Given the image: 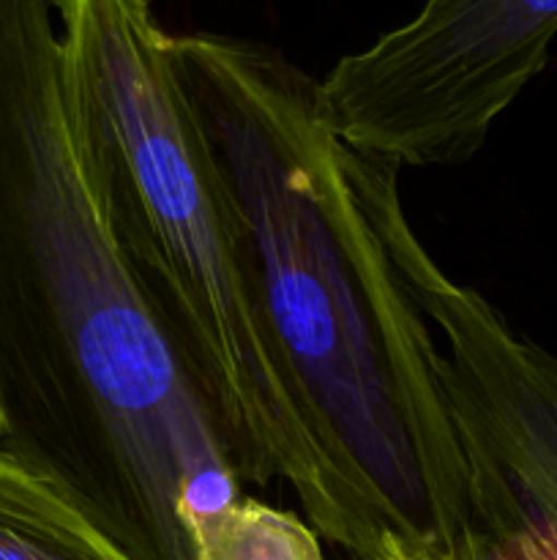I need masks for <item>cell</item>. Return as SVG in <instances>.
<instances>
[{
    "label": "cell",
    "instance_id": "obj_5",
    "mask_svg": "<svg viewBox=\"0 0 557 560\" xmlns=\"http://www.w3.org/2000/svg\"><path fill=\"white\" fill-rule=\"evenodd\" d=\"M200 560H325L320 536L295 514L240 498L200 541Z\"/></svg>",
    "mask_w": 557,
    "mask_h": 560
},
{
    "label": "cell",
    "instance_id": "obj_2",
    "mask_svg": "<svg viewBox=\"0 0 557 560\" xmlns=\"http://www.w3.org/2000/svg\"><path fill=\"white\" fill-rule=\"evenodd\" d=\"M0 452L131 560H200L246 498L87 180L55 0H0Z\"/></svg>",
    "mask_w": 557,
    "mask_h": 560
},
{
    "label": "cell",
    "instance_id": "obj_8",
    "mask_svg": "<svg viewBox=\"0 0 557 560\" xmlns=\"http://www.w3.org/2000/svg\"><path fill=\"white\" fill-rule=\"evenodd\" d=\"M377 560H410L407 556H404V552L402 550H399V547L396 545H388L386 547V550H382V556L380 558H377Z\"/></svg>",
    "mask_w": 557,
    "mask_h": 560
},
{
    "label": "cell",
    "instance_id": "obj_7",
    "mask_svg": "<svg viewBox=\"0 0 557 560\" xmlns=\"http://www.w3.org/2000/svg\"><path fill=\"white\" fill-rule=\"evenodd\" d=\"M530 503H533L535 520L557 530V454L535 476Z\"/></svg>",
    "mask_w": 557,
    "mask_h": 560
},
{
    "label": "cell",
    "instance_id": "obj_3",
    "mask_svg": "<svg viewBox=\"0 0 557 560\" xmlns=\"http://www.w3.org/2000/svg\"><path fill=\"white\" fill-rule=\"evenodd\" d=\"M71 129L118 255L194 383L240 485L284 481L364 560L257 299L249 246L151 0H55Z\"/></svg>",
    "mask_w": 557,
    "mask_h": 560
},
{
    "label": "cell",
    "instance_id": "obj_4",
    "mask_svg": "<svg viewBox=\"0 0 557 560\" xmlns=\"http://www.w3.org/2000/svg\"><path fill=\"white\" fill-rule=\"evenodd\" d=\"M555 36L557 0H426L328 71L320 113L339 140L396 167L462 164L544 71Z\"/></svg>",
    "mask_w": 557,
    "mask_h": 560
},
{
    "label": "cell",
    "instance_id": "obj_1",
    "mask_svg": "<svg viewBox=\"0 0 557 560\" xmlns=\"http://www.w3.org/2000/svg\"><path fill=\"white\" fill-rule=\"evenodd\" d=\"M175 60L364 560L386 545L410 560H475L473 476L442 350L377 224L380 159L333 135L320 82L273 47L189 33L175 36Z\"/></svg>",
    "mask_w": 557,
    "mask_h": 560
},
{
    "label": "cell",
    "instance_id": "obj_6",
    "mask_svg": "<svg viewBox=\"0 0 557 560\" xmlns=\"http://www.w3.org/2000/svg\"><path fill=\"white\" fill-rule=\"evenodd\" d=\"M475 560H557V534L508 506H489L475 520Z\"/></svg>",
    "mask_w": 557,
    "mask_h": 560
}]
</instances>
